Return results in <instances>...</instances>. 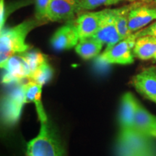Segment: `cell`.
<instances>
[{"instance_id": "cell-1", "label": "cell", "mask_w": 156, "mask_h": 156, "mask_svg": "<svg viewBox=\"0 0 156 156\" xmlns=\"http://www.w3.org/2000/svg\"><path fill=\"white\" fill-rule=\"evenodd\" d=\"M35 20H27L9 28H3L0 34V59L5 61L17 54L27 51L30 46L25 40L28 33L37 25Z\"/></svg>"}, {"instance_id": "cell-2", "label": "cell", "mask_w": 156, "mask_h": 156, "mask_svg": "<svg viewBox=\"0 0 156 156\" xmlns=\"http://www.w3.org/2000/svg\"><path fill=\"white\" fill-rule=\"evenodd\" d=\"M27 156H64V151L47 124L41 121L38 135L27 144Z\"/></svg>"}, {"instance_id": "cell-3", "label": "cell", "mask_w": 156, "mask_h": 156, "mask_svg": "<svg viewBox=\"0 0 156 156\" xmlns=\"http://www.w3.org/2000/svg\"><path fill=\"white\" fill-rule=\"evenodd\" d=\"M150 137L133 130L119 134L117 143L118 156H154Z\"/></svg>"}, {"instance_id": "cell-4", "label": "cell", "mask_w": 156, "mask_h": 156, "mask_svg": "<svg viewBox=\"0 0 156 156\" xmlns=\"http://www.w3.org/2000/svg\"><path fill=\"white\" fill-rule=\"evenodd\" d=\"M136 37L132 34L123 39L112 47L106 48L99 56L98 60L101 63L106 64H131L134 62L133 48Z\"/></svg>"}, {"instance_id": "cell-5", "label": "cell", "mask_w": 156, "mask_h": 156, "mask_svg": "<svg viewBox=\"0 0 156 156\" xmlns=\"http://www.w3.org/2000/svg\"><path fill=\"white\" fill-rule=\"evenodd\" d=\"M92 38L106 44V48L112 47L122 41L117 30L114 9H103L101 11L100 24L96 33Z\"/></svg>"}, {"instance_id": "cell-6", "label": "cell", "mask_w": 156, "mask_h": 156, "mask_svg": "<svg viewBox=\"0 0 156 156\" xmlns=\"http://www.w3.org/2000/svg\"><path fill=\"white\" fill-rule=\"evenodd\" d=\"M1 68L6 71L2 78L5 84L21 83L23 80H28L31 74L28 63L20 53L2 62Z\"/></svg>"}, {"instance_id": "cell-7", "label": "cell", "mask_w": 156, "mask_h": 156, "mask_svg": "<svg viewBox=\"0 0 156 156\" xmlns=\"http://www.w3.org/2000/svg\"><path fill=\"white\" fill-rule=\"evenodd\" d=\"M25 103L23 85H18L5 97L2 104L4 122L13 124L19 119L23 104Z\"/></svg>"}, {"instance_id": "cell-8", "label": "cell", "mask_w": 156, "mask_h": 156, "mask_svg": "<svg viewBox=\"0 0 156 156\" xmlns=\"http://www.w3.org/2000/svg\"><path fill=\"white\" fill-rule=\"evenodd\" d=\"M79 10V0H51L46 20L51 22L69 20L73 19Z\"/></svg>"}, {"instance_id": "cell-9", "label": "cell", "mask_w": 156, "mask_h": 156, "mask_svg": "<svg viewBox=\"0 0 156 156\" xmlns=\"http://www.w3.org/2000/svg\"><path fill=\"white\" fill-rule=\"evenodd\" d=\"M132 85L142 95L156 103V67L146 68L132 79Z\"/></svg>"}, {"instance_id": "cell-10", "label": "cell", "mask_w": 156, "mask_h": 156, "mask_svg": "<svg viewBox=\"0 0 156 156\" xmlns=\"http://www.w3.org/2000/svg\"><path fill=\"white\" fill-rule=\"evenodd\" d=\"M80 41L75 22L63 25L54 33L51 38V44L54 49H69L77 46Z\"/></svg>"}, {"instance_id": "cell-11", "label": "cell", "mask_w": 156, "mask_h": 156, "mask_svg": "<svg viewBox=\"0 0 156 156\" xmlns=\"http://www.w3.org/2000/svg\"><path fill=\"white\" fill-rule=\"evenodd\" d=\"M138 101L131 93H126L122 96L120 108V134H126L133 130L134 118Z\"/></svg>"}, {"instance_id": "cell-12", "label": "cell", "mask_w": 156, "mask_h": 156, "mask_svg": "<svg viewBox=\"0 0 156 156\" xmlns=\"http://www.w3.org/2000/svg\"><path fill=\"white\" fill-rule=\"evenodd\" d=\"M155 20L156 8L140 5L136 3L129 13V28L134 34Z\"/></svg>"}, {"instance_id": "cell-13", "label": "cell", "mask_w": 156, "mask_h": 156, "mask_svg": "<svg viewBox=\"0 0 156 156\" xmlns=\"http://www.w3.org/2000/svg\"><path fill=\"white\" fill-rule=\"evenodd\" d=\"M101 17V11L84 13L77 17L75 23L80 40L93 36L98 29Z\"/></svg>"}, {"instance_id": "cell-14", "label": "cell", "mask_w": 156, "mask_h": 156, "mask_svg": "<svg viewBox=\"0 0 156 156\" xmlns=\"http://www.w3.org/2000/svg\"><path fill=\"white\" fill-rule=\"evenodd\" d=\"M42 85L34 83L33 81H28V83L23 84V90L24 93L25 103H34L36 105L37 113L40 121H46V113L43 107L41 97Z\"/></svg>"}, {"instance_id": "cell-15", "label": "cell", "mask_w": 156, "mask_h": 156, "mask_svg": "<svg viewBox=\"0 0 156 156\" xmlns=\"http://www.w3.org/2000/svg\"><path fill=\"white\" fill-rule=\"evenodd\" d=\"M134 56L141 60H149L156 54V37L145 36L136 38L133 48Z\"/></svg>"}, {"instance_id": "cell-16", "label": "cell", "mask_w": 156, "mask_h": 156, "mask_svg": "<svg viewBox=\"0 0 156 156\" xmlns=\"http://www.w3.org/2000/svg\"><path fill=\"white\" fill-rule=\"evenodd\" d=\"M156 116L138 103L134 118L133 131L140 134L149 136V132L155 122Z\"/></svg>"}, {"instance_id": "cell-17", "label": "cell", "mask_w": 156, "mask_h": 156, "mask_svg": "<svg viewBox=\"0 0 156 156\" xmlns=\"http://www.w3.org/2000/svg\"><path fill=\"white\" fill-rule=\"evenodd\" d=\"M103 46L102 43L91 37L80 40L75 46V51L84 59H90L100 54Z\"/></svg>"}, {"instance_id": "cell-18", "label": "cell", "mask_w": 156, "mask_h": 156, "mask_svg": "<svg viewBox=\"0 0 156 156\" xmlns=\"http://www.w3.org/2000/svg\"><path fill=\"white\" fill-rule=\"evenodd\" d=\"M135 5L136 4H133L120 8L114 9L116 17V28L122 40L125 39L132 34L129 28V13Z\"/></svg>"}, {"instance_id": "cell-19", "label": "cell", "mask_w": 156, "mask_h": 156, "mask_svg": "<svg viewBox=\"0 0 156 156\" xmlns=\"http://www.w3.org/2000/svg\"><path fill=\"white\" fill-rule=\"evenodd\" d=\"M52 75H53V69L46 61L37 68V69L30 75L28 80L33 81L43 86L50 80Z\"/></svg>"}, {"instance_id": "cell-20", "label": "cell", "mask_w": 156, "mask_h": 156, "mask_svg": "<svg viewBox=\"0 0 156 156\" xmlns=\"http://www.w3.org/2000/svg\"><path fill=\"white\" fill-rule=\"evenodd\" d=\"M20 54L24 57L25 61L28 64L29 67H30L31 72L30 75L36 71L39 66H41L43 63L47 61L46 56L39 51H25Z\"/></svg>"}, {"instance_id": "cell-21", "label": "cell", "mask_w": 156, "mask_h": 156, "mask_svg": "<svg viewBox=\"0 0 156 156\" xmlns=\"http://www.w3.org/2000/svg\"><path fill=\"white\" fill-rule=\"evenodd\" d=\"M121 0H80V9H93L101 5H112L118 3Z\"/></svg>"}, {"instance_id": "cell-22", "label": "cell", "mask_w": 156, "mask_h": 156, "mask_svg": "<svg viewBox=\"0 0 156 156\" xmlns=\"http://www.w3.org/2000/svg\"><path fill=\"white\" fill-rule=\"evenodd\" d=\"M51 1V0H36V17L38 21L46 20Z\"/></svg>"}, {"instance_id": "cell-23", "label": "cell", "mask_w": 156, "mask_h": 156, "mask_svg": "<svg viewBox=\"0 0 156 156\" xmlns=\"http://www.w3.org/2000/svg\"><path fill=\"white\" fill-rule=\"evenodd\" d=\"M134 34H135L136 38H139V37L145 36L156 37V21L148 25L147 28L136 31V32L134 33Z\"/></svg>"}, {"instance_id": "cell-24", "label": "cell", "mask_w": 156, "mask_h": 156, "mask_svg": "<svg viewBox=\"0 0 156 156\" xmlns=\"http://www.w3.org/2000/svg\"><path fill=\"white\" fill-rule=\"evenodd\" d=\"M5 0H0V27H1V30L3 29V26L5 23Z\"/></svg>"}, {"instance_id": "cell-25", "label": "cell", "mask_w": 156, "mask_h": 156, "mask_svg": "<svg viewBox=\"0 0 156 156\" xmlns=\"http://www.w3.org/2000/svg\"><path fill=\"white\" fill-rule=\"evenodd\" d=\"M149 136L156 137V118L155 122L153 123V126H152L151 130H150L149 132Z\"/></svg>"}, {"instance_id": "cell-26", "label": "cell", "mask_w": 156, "mask_h": 156, "mask_svg": "<svg viewBox=\"0 0 156 156\" xmlns=\"http://www.w3.org/2000/svg\"><path fill=\"white\" fill-rule=\"evenodd\" d=\"M153 58H154V60H155V61H156V54H155V55L154 56V57H153Z\"/></svg>"}, {"instance_id": "cell-27", "label": "cell", "mask_w": 156, "mask_h": 156, "mask_svg": "<svg viewBox=\"0 0 156 156\" xmlns=\"http://www.w3.org/2000/svg\"><path fill=\"white\" fill-rule=\"evenodd\" d=\"M154 2H155V5H156V0H154Z\"/></svg>"}, {"instance_id": "cell-28", "label": "cell", "mask_w": 156, "mask_h": 156, "mask_svg": "<svg viewBox=\"0 0 156 156\" xmlns=\"http://www.w3.org/2000/svg\"><path fill=\"white\" fill-rule=\"evenodd\" d=\"M127 1H134V0H127Z\"/></svg>"}]
</instances>
